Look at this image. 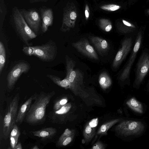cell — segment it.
<instances>
[{
	"label": "cell",
	"instance_id": "obj_11",
	"mask_svg": "<svg viewBox=\"0 0 149 149\" xmlns=\"http://www.w3.org/2000/svg\"><path fill=\"white\" fill-rule=\"evenodd\" d=\"M72 45L78 52L86 56L95 60L99 59L96 51L86 38H83L77 42H73Z\"/></svg>",
	"mask_w": 149,
	"mask_h": 149
},
{
	"label": "cell",
	"instance_id": "obj_7",
	"mask_svg": "<svg viewBox=\"0 0 149 149\" xmlns=\"http://www.w3.org/2000/svg\"><path fill=\"white\" fill-rule=\"evenodd\" d=\"M143 36L142 32L139 31L137 33L133 48L128 60L119 76V79L121 81L130 80L131 69L142 44Z\"/></svg>",
	"mask_w": 149,
	"mask_h": 149
},
{
	"label": "cell",
	"instance_id": "obj_17",
	"mask_svg": "<svg viewBox=\"0 0 149 149\" xmlns=\"http://www.w3.org/2000/svg\"><path fill=\"white\" fill-rule=\"evenodd\" d=\"M99 83L101 88L103 90H105L111 86L112 81L108 74L105 71H104L99 75Z\"/></svg>",
	"mask_w": 149,
	"mask_h": 149
},
{
	"label": "cell",
	"instance_id": "obj_35",
	"mask_svg": "<svg viewBox=\"0 0 149 149\" xmlns=\"http://www.w3.org/2000/svg\"><path fill=\"white\" fill-rule=\"evenodd\" d=\"M31 148L32 149H38L39 148L37 146H35Z\"/></svg>",
	"mask_w": 149,
	"mask_h": 149
},
{
	"label": "cell",
	"instance_id": "obj_38",
	"mask_svg": "<svg viewBox=\"0 0 149 149\" xmlns=\"http://www.w3.org/2000/svg\"></svg>",
	"mask_w": 149,
	"mask_h": 149
},
{
	"label": "cell",
	"instance_id": "obj_10",
	"mask_svg": "<svg viewBox=\"0 0 149 149\" xmlns=\"http://www.w3.org/2000/svg\"><path fill=\"white\" fill-rule=\"evenodd\" d=\"M133 41L132 37H126L122 41L121 46L117 52L112 64L114 69L118 68L132 50Z\"/></svg>",
	"mask_w": 149,
	"mask_h": 149
},
{
	"label": "cell",
	"instance_id": "obj_9",
	"mask_svg": "<svg viewBox=\"0 0 149 149\" xmlns=\"http://www.w3.org/2000/svg\"><path fill=\"white\" fill-rule=\"evenodd\" d=\"M30 68L29 64L24 61L20 62L15 65L8 73L7 77L8 88L9 89L12 88L21 75L27 72Z\"/></svg>",
	"mask_w": 149,
	"mask_h": 149
},
{
	"label": "cell",
	"instance_id": "obj_5",
	"mask_svg": "<svg viewBox=\"0 0 149 149\" xmlns=\"http://www.w3.org/2000/svg\"><path fill=\"white\" fill-rule=\"evenodd\" d=\"M13 17L17 32L24 42L27 46H29V42L36 38V34L29 27L22 13L17 8L14 9Z\"/></svg>",
	"mask_w": 149,
	"mask_h": 149
},
{
	"label": "cell",
	"instance_id": "obj_21",
	"mask_svg": "<svg viewBox=\"0 0 149 149\" xmlns=\"http://www.w3.org/2000/svg\"><path fill=\"white\" fill-rule=\"evenodd\" d=\"M120 121L119 119H115L107 122L102 125L98 129L97 134L100 135H106L108 130Z\"/></svg>",
	"mask_w": 149,
	"mask_h": 149
},
{
	"label": "cell",
	"instance_id": "obj_28",
	"mask_svg": "<svg viewBox=\"0 0 149 149\" xmlns=\"http://www.w3.org/2000/svg\"><path fill=\"white\" fill-rule=\"evenodd\" d=\"M74 134L70 136L65 139L59 146H65L69 144L72 141Z\"/></svg>",
	"mask_w": 149,
	"mask_h": 149
},
{
	"label": "cell",
	"instance_id": "obj_3",
	"mask_svg": "<svg viewBox=\"0 0 149 149\" xmlns=\"http://www.w3.org/2000/svg\"><path fill=\"white\" fill-rule=\"evenodd\" d=\"M57 49L56 43L50 41L42 45L25 46L22 51L27 55L34 56L43 61L48 62L55 58Z\"/></svg>",
	"mask_w": 149,
	"mask_h": 149
},
{
	"label": "cell",
	"instance_id": "obj_16",
	"mask_svg": "<svg viewBox=\"0 0 149 149\" xmlns=\"http://www.w3.org/2000/svg\"><path fill=\"white\" fill-rule=\"evenodd\" d=\"M56 129L53 127H48L32 132L34 136L41 138L43 139L51 138L56 133Z\"/></svg>",
	"mask_w": 149,
	"mask_h": 149
},
{
	"label": "cell",
	"instance_id": "obj_19",
	"mask_svg": "<svg viewBox=\"0 0 149 149\" xmlns=\"http://www.w3.org/2000/svg\"><path fill=\"white\" fill-rule=\"evenodd\" d=\"M122 24L118 28L120 32L124 34L130 33L136 31V27L132 23L124 19L122 20Z\"/></svg>",
	"mask_w": 149,
	"mask_h": 149
},
{
	"label": "cell",
	"instance_id": "obj_18",
	"mask_svg": "<svg viewBox=\"0 0 149 149\" xmlns=\"http://www.w3.org/2000/svg\"><path fill=\"white\" fill-rule=\"evenodd\" d=\"M46 76L58 86L65 89L70 88V83L68 79L65 77L61 80L58 77L52 74H47Z\"/></svg>",
	"mask_w": 149,
	"mask_h": 149
},
{
	"label": "cell",
	"instance_id": "obj_32",
	"mask_svg": "<svg viewBox=\"0 0 149 149\" xmlns=\"http://www.w3.org/2000/svg\"><path fill=\"white\" fill-rule=\"evenodd\" d=\"M70 17L72 19H75L77 17L76 13L74 12H72L70 13Z\"/></svg>",
	"mask_w": 149,
	"mask_h": 149
},
{
	"label": "cell",
	"instance_id": "obj_2",
	"mask_svg": "<svg viewBox=\"0 0 149 149\" xmlns=\"http://www.w3.org/2000/svg\"><path fill=\"white\" fill-rule=\"evenodd\" d=\"M66 76L70 83L69 89L75 95L84 98H88L89 94L83 88L84 75L83 72L78 69L74 70L75 62L71 58L65 59Z\"/></svg>",
	"mask_w": 149,
	"mask_h": 149
},
{
	"label": "cell",
	"instance_id": "obj_24",
	"mask_svg": "<svg viewBox=\"0 0 149 149\" xmlns=\"http://www.w3.org/2000/svg\"><path fill=\"white\" fill-rule=\"evenodd\" d=\"M68 101L67 97H65L56 99L54 102L53 110H56L59 109L67 104Z\"/></svg>",
	"mask_w": 149,
	"mask_h": 149
},
{
	"label": "cell",
	"instance_id": "obj_31",
	"mask_svg": "<svg viewBox=\"0 0 149 149\" xmlns=\"http://www.w3.org/2000/svg\"><path fill=\"white\" fill-rule=\"evenodd\" d=\"M98 122V118H94L92 119L89 123V125L92 127H95L97 126Z\"/></svg>",
	"mask_w": 149,
	"mask_h": 149
},
{
	"label": "cell",
	"instance_id": "obj_22",
	"mask_svg": "<svg viewBox=\"0 0 149 149\" xmlns=\"http://www.w3.org/2000/svg\"><path fill=\"white\" fill-rule=\"evenodd\" d=\"M95 130L94 127H92L89 124L87 125L83 132V136L86 143L90 142L95 135Z\"/></svg>",
	"mask_w": 149,
	"mask_h": 149
},
{
	"label": "cell",
	"instance_id": "obj_6",
	"mask_svg": "<svg viewBox=\"0 0 149 149\" xmlns=\"http://www.w3.org/2000/svg\"><path fill=\"white\" fill-rule=\"evenodd\" d=\"M149 71V50L145 48L142 52L136 64L134 85L140 86Z\"/></svg>",
	"mask_w": 149,
	"mask_h": 149
},
{
	"label": "cell",
	"instance_id": "obj_13",
	"mask_svg": "<svg viewBox=\"0 0 149 149\" xmlns=\"http://www.w3.org/2000/svg\"><path fill=\"white\" fill-rule=\"evenodd\" d=\"M37 94L35 93L31 95L21 106L17 113L16 123L21 124L22 123L33 101L35 99Z\"/></svg>",
	"mask_w": 149,
	"mask_h": 149
},
{
	"label": "cell",
	"instance_id": "obj_27",
	"mask_svg": "<svg viewBox=\"0 0 149 149\" xmlns=\"http://www.w3.org/2000/svg\"><path fill=\"white\" fill-rule=\"evenodd\" d=\"M20 132L17 125L15 124L13 126L10 134V136H13L19 138Z\"/></svg>",
	"mask_w": 149,
	"mask_h": 149
},
{
	"label": "cell",
	"instance_id": "obj_26",
	"mask_svg": "<svg viewBox=\"0 0 149 149\" xmlns=\"http://www.w3.org/2000/svg\"><path fill=\"white\" fill-rule=\"evenodd\" d=\"M101 8L104 10L109 11H114L119 9L120 6L115 4H110L103 6Z\"/></svg>",
	"mask_w": 149,
	"mask_h": 149
},
{
	"label": "cell",
	"instance_id": "obj_14",
	"mask_svg": "<svg viewBox=\"0 0 149 149\" xmlns=\"http://www.w3.org/2000/svg\"><path fill=\"white\" fill-rule=\"evenodd\" d=\"M89 39L101 55H104L108 52L109 47L106 40L97 36L91 37Z\"/></svg>",
	"mask_w": 149,
	"mask_h": 149
},
{
	"label": "cell",
	"instance_id": "obj_33",
	"mask_svg": "<svg viewBox=\"0 0 149 149\" xmlns=\"http://www.w3.org/2000/svg\"><path fill=\"white\" fill-rule=\"evenodd\" d=\"M22 148L21 143L19 142L15 146L14 149H22Z\"/></svg>",
	"mask_w": 149,
	"mask_h": 149
},
{
	"label": "cell",
	"instance_id": "obj_37",
	"mask_svg": "<svg viewBox=\"0 0 149 149\" xmlns=\"http://www.w3.org/2000/svg\"><path fill=\"white\" fill-rule=\"evenodd\" d=\"M34 1H44L45 0H33Z\"/></svg>",
	"mask_w": 149,
	"mask_h": 149
},
{
	"label": "cell",
	"instance_id": "obj_23",
	"mask_svg": "<svg viewBox=\"0 0 149 149\" xmlns=\"http://www.w3.org/2000/svg\"><path fill=\"white\" fill-rule=\"evenodd\" d=\"M6 61V52L3 44L0 42V74H1L4 67Z\"/></svg>",
	"mask_w": 149,
	"mask_h": 149
},
{
	"label": "cell",
	"instance_id": "obj_30",
	"mask_svg": "<svg viewBox=\"0 0 149 149\" xmlns=\"http://www.w3.org/2000/svg\"><path fill=\"white\" fill-rule=\"evenodd\" d=\"M11 148L14 149L17 143L18 138L13 136H10Z\"/></svg>",
	"mask_w": 149,
	"mask_h": 149
},
{
	"label": "cell",
	"instance_id": "obj_34",
	"mask_svg": "<svg viewBox=\"0 0 149 149\" xmlns=\"http://www.w3.org/2000/svg\"><path fill=\"white\" fill-rule=\"evenodd\" d=\"M85 15L86 18L88 17L89 16V14L87 10H85Z\"/></svg>",
	"mask_w": 149,
	"mask_h": 149
},
{
	"label": "cell",
	"instance_id": "obj_1",
	"mask_svg": "<svg viewBox=\"0 0 149 149\" xmlns=\"http://www.w3.org/2000/svg\"><path fill=\"white\" fill-rule=\"evenodd\" d=\"M55 94L54 91L49 93L42 91L37 94L25 116L26 122L29 125H35L45 121L46 109Z\"/></svg>",
	"mask_w": 149,
	"mask_h": 149
},
{
	"label": "cell",
	"instance_id": "obj_39",
	"mask_svg": "<svg viewBox=\"0 0 149 149\" xmlns=\"http://www.w3.org/2000/svg\"><path fill=\"white\" fill-rule=\"evenodd\" d=\"M148 1H149V0H148Z\"/></svg>",
	"mask_w": 149,
	"mask_h": 149
},
{
	"label": "cell",
	"instance_id": "obj_29",
	"mask_svg": "<svg viewBox=\"0 0 149 149\" xmlns=\"http://www.w3.org/2000/svg\"><path fill=\"white\" fill-rule=\"evenodd\" d=\"M105 146L102 142L98 141L91 148L92 149H104Z\"/></svg>",
	"mask_w": 149,
	"mask_h": 149
},
{
	"label": "cell",
	"instance_id": "obj_4",
	"mask_svg": "<svg viewBox=\"0 0 149 149\" xmlns=\"http://www.w3.org/2000/svg\"><path fill=\"white\" fill-rule=\"evenodd\" d=\"M19 95L17 94L10 103L3 119V132L4 137L7 139L15 124L17 116Z\"/></svg>",
	"mask_w": 149,
	"mask_h": 149
},
{
	"label": "cell",
	"instance_id": "obj_8",
	"mask_svg": "<svg viewBox=\"0 0 149 149\" xmlns=\"http://www.w3.org/2000/svg\"><path fill=\"white\" fill-rule=\"evenodd\" d=\"M144 129V125L141 122L131 120L122 121L115 127L117 133L124 136L140 134Z\"/></svg>",
	"mask_w": 149,
	"mask_h": 149
},
{
	"label": "cell",
	"instance_id": "obj_25",
	"mask_svg": "<svg viewBox=\"0 0 149 149\" xmlns=\"http://www.w3.org/2000/svg\"><path fill=\"white\" fill-rule=\"evenodd\" d=\"M73 134H74V130L68 128L66 129L59 138L57 143V145L59 146L65 139Z\"/></svg>",
	"mask_w": 149,
	"mask_h": 149
},
{
	"label": "cell",
	"instance_id": "obj_36",
	"mask_svg": "<svg viewBox=\"0 0 149 149\" xmlns=\"http://www.w3.org/2000/svg\"><path fill=\"white\" fill-rule=\"evenodd\" d=\"M146 13L148 15H149V9H148L147 10Z\"/></svg>",
	"mask_w": 149,
	"mask_h": 149
},
{
	"label": "cell",
	"instance_id": "obj_20",
	"mask_svg": "<svg viewBox=\"0 0 149 149\" xmlns=\"http://www.w3.org/2000/svg\"><path fill=\"white\" fill-rule=\"evenodd\" d=\"M127 105L131 109L137 113H142L143 112L142 104L134 97L128 100L126 102Z\"/></svg>",
	"mask_w": 149,
	"mask_h": 149
},
{
	"label": "cell",
	"instance_id": "obj_15",
	"mask_svg": "<svg viewBox=\"0 0 149 149\" xmlns=\"http://www.w3.org/2000/svg\"><path fill=\"white\" fill-rule=\"evenodd\" d=\"M42 18V30L45 33L48 27L51 26L53 22V14L52 10L50 8L43 10L41 11Z\"/></svg>",
	"mask_w": 149,
	"mask_h": 149
},
{
	"label": "cell",
	"instance_id": "obj_12",
	"mask_svg": "<svg viewBox=\"0 0 149 149\" xmlns=\"http://www.w3.org/2000/svg\"><path fill=\"white\" fill-rule=\"evenodd\" d=\"M21 13L29 27L36 34H37L41 21L38 13L34 10H22Z\"/></svg>",
	"mask_w": 149,
	"mask_h": 149
}]
</instances>
